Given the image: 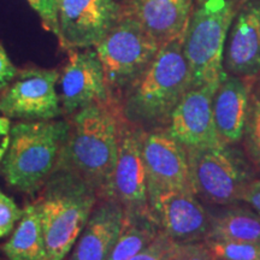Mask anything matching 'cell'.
I'll use <instances>...</instances> for the list:
<instances>
[{
    "label": "cell",
    "mask_w": 260,
    "mask_h": 260,
    "mask_svg": "<svg viewBox=\"0 0 260 260\" xmlns=\"http://www.w3.org/2000/svg\"><path fill=\"white\" fill-rule=\"evenodd\" d=\"M216 207L209 210L210 229L206 240L260 242V214L252 207L240 203Z\"/></svg>",
    "instance_id": "19"
},
{
    "label": "cell",
    "mask_w": 260,
    "mask_h": 260,
    "mask_svg": "<svg viewBox=\"0 0 260 260\" xmlns=\"http://www.w3.org/2000/svg\"><path fill=\"white\" fill-rule=\"evenodd\" d=\"M18 69L10 59L5 48L0 44V90H3L14 81Z\"/></svg>",
    "instance_id": "28"
},
{
    "label": "cell",
    "mask_w": 260,
    "mask_h": 260,
    "mask_svg": "<svg viewBox=\"0 0 260 260\" xmlns=\"http://www.w3.org/2000/svg\"><path fill=\"white\" fill-rule=\"evenodd\" d=\"M214 260H260V242L206 240Z\"/></svg>",
    "instance_id": "23"
},
{
    "label": "cell",
    "mask_w": 260,
    "mask_h": 260,
    "mask_svg": "<svg viewBox=\"0 0 260 260\" xmlns=\"http://www.w3.org/2000/svg\"><path fill=\"white\" fill-rule=\"evenodd\" d=\"M152 213H125L121 234L106 260H130L144 249L159 233Z\"/></svg>",
    "instance_id": "21"
},
{
    "label": "cell",
    "mask_w": 260,
    "mask_h": 260,
    "mask_svg": "<svg viewBox=\"0 0 260 260\" xmlns=\"http://www.w3.org/2000/svg\"><path fill=\"white\" fill-rule=\"evenodd\" d=\"M149 211L159 229L177 243L204 242L210 212L191 189L161 191L148 198Z\"/></svg>",
    "instance_id": "11"
},
{
    "label": "cell",
    "mask_w": 260,
    "mask_h": 260,
    "mask_svg": "<svg viewBox=\"0 0 260 260\" xmlns=\"http://www.w3.org/2000/svg\"><path fill=\"white\" fill-rule=\"evenodd\" d=\"M242 141L246 158L260 176V74L251 79L248 113Z\"/></svg>",
    "instance_id": "22"
},
{
    "label": "cell",
    "mask_w": 260,
    "mask_h": 260,
    "mask_svg": "<svg viewBox=\"0 0 260 260\" xmlns=\"http://www.w3.org/2000/svg\"><path fill=\"white\" fill-rule=\"evenodd\" d=\"M145 132L122 119L118 154L112 177V198L125 213H149L147 174L142 154Z\"/></svg>",
    "instance_id": "10"
},
{
    "label": "cell",
    "mask_w": 260,
    "mask_h": 260,
    "mask_svg": "<svg viewBox=\"0 0 260 260\" xmlns=\"http://www.w3.org/2000/svg\"><path fill=\"white\" fill-rule=\"evenodd\" d=\"M98 200L96 191L79 175L54 169L34 201L48 259L64 260L69 255Z\"/></svg>",
    "instance_id": "3"
},
{
    "label": "cell",
    "mask_w": 260,
    "mask_h": 260,
    "mask_svg": "<svg viewBox=\"0 0 260 260\" xmlns=\"http://www.w3.org/2000/svg\"><path fill=\"white\" fill-rule=\"evenodd\" d=\"M70 130L56 169L83 178L99 199L112 198V177L118 154L121 106L112 99L82 107L68 117Z\"/></svg>",
    "instance_id": "1"
},
{
    "label": "cell",
    "mask_w": 260,
    "mask_h": 260,
    "mask_svg": "<svg viewBox=\"0 0 260 260\" xmlns=\"http://www.w3.org/2000/svg\"><path fill=\"white\" fill-rule=\"evenodd\" d=\"M121 10V0H58L59 46L94 48L118 21Z\"/></svg>",
    "instance_id": "9"
},
{
    "label": "cell",
    "mask_w": 260,
    "mask_h": 260,
    "mask_svg": "<svg viewBox=\"0 0 260 260\" xmlns=\"http://www.w3.org/2000/svg\"><path fill=\"white\" fill-rule=\"evenodd\" d=\"M229 147L186 149L191 189L210 206L242 203L247 187L256 178L252 176L251 164L247 165Z\"/></svg>",
    "instance_id": "7"
},
{
    "label": "cell",
    "mask_w": 260,
    "mask_h": 260,
    "mask_svg": "<svg viewBox=\"0 0 260 260\" xmlns=\"http://www.w3.org/2000/svg\"><path fill=\"white\" fill-rule=\"evenodd\" d=\"M223 68L241 79L260 74V0H246L240 6L226 38Z\"/></svg>",
    "instance_id": "15"
},
{
    "label": "cell",
    "mask_w": 260,
    "mask_h": 260,
    "mask_svg": "<svg viewBox=\"0 0 260 260\" xmlns=\"http://www.w3.org/2000/svg\"><path fill=\"white\" fill-rule=\"evenodd\" d=\"M178 243L159 230L158 235L130 260H172Z\"/></svg>",
    "instance_id": "24"
},
{
    "label": "cell",
    "mask_w": 260,
    "mask_h": 260,
    "mask_svg": "<svg viewBox=\"0 0 260 260\" xmlns=\"http://www.w3.org/2000/svg\"><path fill=\"white\" fill-rule=\"evenodd\" d=\"M242 203L252 207L255 212L260 214V177L254 178L243 194Z\"/></svg>",
    "instance_id": "29"
},
{
    "label": "cell",
    "mask_w": 260,
    "mask_h": 260,
    "mask_svg": "<svg viewBox=\"0 0 260 260\" xmlns=\"http://www.w3.org/2000/svg\"><path fill=\"white\" fill-rule=\"evenodd\" d=\"M172 260H214L204 242L178 243Z\"/></svg>",
    "instance_id": "27"
},
{
    "label": "cell",
    "mask_w": 260,
    "mask_h": 260,
    "mask_svg": "<svg viewBox=\"0 0 260 260\" xmlns=\"http://www.w3.org/2000/svg\"><path fill=\"white\" fill-rule=\"evenodd\" d=\"M251 79L225 75L212 99L213 121L224 146L242 141L249 103Z\"/></svg>",
    "instance_id": "17"
},
{
    "label": "cell",
    "mask_w": 260,
    "mask_h": 260,
    "mask_svg": "<svg viewBox=\"0 0 260 260\" xmlns=\"http://www.w3.org/2000/svg\"><path fill=\"white\" fill-rule=\"evenodd\" d=\"M146 31L162 46L186 31L194 0H121Z\"/></svg>",
    "instance_id": "18"
},
{
    "label": "cell",
    "mask_w": 260,
    "mask_h": 260,
    "mask_svg": "<svg viewBox=\"0 0 260 260\" xmlns=\"http://www.w3.org/2000/svg\"><path fill=\"white\" fill-rule=\"evenodd\" d=\"M68 54V63L59 76L63 115L69 117L89 104L115 99L107 88L102 63L94 48L71 50Z\"/></svg>",
    "instance_id": "13"
},
{
    "label": "cell",
    "mask_w": 260,
    "mask_h": 260,
    "mask_svg": "<svg viewBox=\"0 0 260 260\" xmlns=\"http://www.w3.org/2000/svg\"><path fill=\"white\" fill-rule=\"evenodd\" d=\"M142 154L148 198L161 191L191 189L186 148L169 134L167 128L145 132Z\"/></svg>",
    "instance_id": "12"
},
{
    "label": "cell",
    "mask_w": 260,
    "mask_h": 260,
    "mask_svg": "<svg viewBox=\"0 0 260 260\" xmlns=\"http://www.w3.org/2000/svg\"><path fill=\"white\" fill-rule=\"evenodd\" d=\"M3 251L9 260H50L40 214L34 203L25 205L18 226Z\"/></svg>",
    "instance_id": "20"
},
{
    "label": "cell",
    "mask_w": 260,
    "mask_h": 260,
    "mask_svg": "<svg viewBox=\"0 0 260 260\" xmlns=\"http://www.w3.org/2000/svg\"><path fill=\"white\" fill-rule=\"evenodd\" d=\"M31 9L40 16L42 24L46 30L58 37V0H27Z\"/></svg>",
    "instance_id": "26"
},
{
    "label": "cell",
    "mask_w": 260,
    "mask_h": 260,
    "mask_svg": "<svg viewBox=\"0 0 260 260\" xmlns=\"http://www.w3.org/2000/svg\"><path fill=\"white\" fill-rule=\"evenodd\" d=\"M195 2H241L242 0H195Z\"/></svg>",
    "instance_id": "31"
},
{
    "label": "cell",
    "mask_w": 260,
    "mask_h": 260,
    "mask_svg": "<svg viewBox=\"0 0 260 260\" xmlns=\"http://www.w3.org/2000/svg\"><path fill=\"white\" fill-rule=\"evenodd\" d=\"M217 87H193L178 103L167 126L169 134L186 149L224 146L213 121L212 99Z\"/></svg>",
    "instance_id": "14"
},
{
    "label": "cell",
    "mask_w": 260,
    "mask_h": 260,
    "mask_svg": "<svg viewBox=\"0 0 260 260\" xmlns=\"http://www.w3.org/2000/svg\"><path fill=\"white\" fill-rule=\"evenodd\" d=\"M11 121L5 116H0V161L3 160L4 155L8 151L11 139Z\"/></svg>",
    "instance_id": "30"
},
{
    "label": "cell",
    "mask_w": 260,
    "mask_h": 260,
    "mask_svg": "<svg viewBox=\"0 0 260 260\" xmlns=\"http://www.w3.org/2000/svg\"><path fill=\"white\" fill-rule=\"evenodd\" d=\"M70 130L69 119L23 121L12 125L0 171L11 187L34 194L56 169Z\"/></svg>",
    "instance_id": "4"
},
{
    "label": "cell",
    "mask_w": 260,
    "mask_h": 260,
    "mask_svg": "<svg viewBox=\"0 0 260 260\" xmlns=\"http://www.w3.org/2000/svg\"><path fill=\"white\" fill-rule=\"evenodd\" d=\"M59 76L54 69L18 70L14 81L0 90V113L23 121H52L63 116L56 89Z\"/></svg>",
    "instance_id": "8"
},
{
    "label": "cell",
    "mask_w": 260,
    "mask_h": 260,
    "mask_svg": "<svg viewBox=\"0 0 260 260\" xmlns=\"http://www.w3.org/2000/svg\"><path fill=\"white\" fill-rule=\"evenodd\" d=\"M124 210L113 198L99 199L69 260H106L121 234Z\"/></svg>",
    "instance_id": "16"
},
{
    "label": "cell",
    "mask_w": 260,
    "mask_h": 260,
    "mask_svg": "<svg viewBox=\"0 0 260 260\" xmlns=\"http://www.w3.org/2000/svg\"><path fill=\"white\" fill-rule=\"evenodd\" d=\"M241 2H195L183 41L193 87H218L226 73L224 48Z\"/></svg>",
    "instance_id": "5"
},
{
    "label": "cell",
    "mask_w": 260,
    "mask_h": 260,
    "mask_svg": "<svg viewBox=\"0 0 260 260\" xmlns=\"http://www.w3.org/2000/svg\"><path fill=\"white\" fill-rule=\"evenodd\" d=\"M160 47L138 19L122 6L118 21L94 47L102 63L107 88L117 102L119 103L126 88L147 69Z\"/></svg>",
    "instance_id": "6"
},
{
    "label": "cell",
    "mask_w": 260,
    "mask_h": 260,
    "mask_svg": "<svg viewBox=\"0 0 260 260\" xmlns=\"http://www.w3.org/2000/svg\"><path fill=\"white\" fill-rule=\"evenodd\" d=\"M184 34L162 45L153 61L119 99L123 118L144 132L167 128L174 110L191 88L183 53Z\"/></svg>",
    "instance_id": "2"
},
{
    "label": "cell",
    "mask_w": 260,
    "mask_h": 260,
    "mask_svg": "<svg viewBox=\"0 0 260 260\" xmlns=\"http://www.w3.org/2000/svg\"><path fill=\"white\" fill-rule=\"evenodd\" d=\"M23 210H21L12 198L0 190V237L9 235L15 224L22 218Z\"/></svg>",
    "instance_id": "25"
},
{
    "label": "cell",
    "mask_w": 260,
    "mask_h": 260,
    "mask_svg": "<svg viewBox=\"0 0 260 260\" xmlns=\"http://www.w3.org/2000/svg\"><path fill=\"white\" fill-rule=\"evenodd\" d=\"M243 2H246V0H242V3H243Z\"/></svg>",
    "instance_id": "32"
}]
</instances>
